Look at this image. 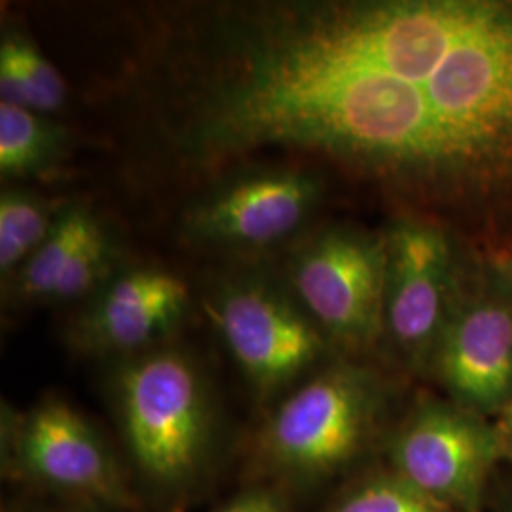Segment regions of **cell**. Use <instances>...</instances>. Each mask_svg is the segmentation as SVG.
<instances>
[{
  "label": "cell",
  "instance_id": "cell-6",
  "mask_svg": "<svg viewBox=\"0 0 512 512\" xmlns=\"http://www.w3.org/2000/svg\"><path fill=\"white\" fill-rule=\"evenodd\" d=\"M385 241L384 340L410 370L431 372L461 300L454 238L433 220L404 215L387 230Z\"/></svg>",
  "mask_w": 512,
  "mask_h": 512
},
{
  "label": "cell",
  "instance_id": "cell-20",
  "mask_svg": "<svg viewBox=\"0 0 512 512\" xmlns=\"http://www.w3.org/2000/svg\"><path fill=\"white\" fill-rule=\"evenodd\" d=\"M501 431H503V437H505V442H507V450L509 448L512 450V404L505 410V421H503Z\"/></svg>",
  "mask_w": 512,
  "mask_h": 512
},
{
  "label": "cell",
  "instance_id": "cell-8",
  "mask_svg": "<svg viewBox=\"0 0 512 512\" xmlns=\"http://www.w3.org/2000/svg\"><path fill=\"white\" fill-rule=\"evenodd\" d=\"M209 313L245 380L262 401L302 380L334 346L300 304L268 283L228 285Z\"/></svg>",
  "mask_w": 512,
  "mask_h": 512
},
{
  "label": "cell",
  "instance_id": "cell-9",
  "mask_svg": "<svg viewBox=\"0 0 512 512\" xmlns=\"http://www.w3.org/2000/svg\"><path fill=\"white\" fill-rule=\"evenodd\" d=\"M321 183L300 169H268L224 184L184 219L202 243L262 249L294 234L319 202Z\"/></svg>",
  "mask_w": 512,
  "mask_h": 512
},
{
  "label": "cell",
  "instance_id": "cell-19",
  "mask_svg": "<svg viewBox=\"0 0 512 512\" xmlns=\"http://www.w3.org/2000/svg\"><path fill=\"white\" fill-rule=\"evenodd\" d=\"M25 512H101L95 509H88V507H80V505H71V503H63L59 501L57 505H42V507H35V509H27Z\"/></svg>",
  "mask_w": 512,
  "mask_h": 512
},
{
  "label": "cell",
  "instance_id": "cell-16",
  "mask_svg": "<svg viewBox=\"0 0 512 512\" xmlns=\"http://www.w3.org/2000/svg\"><path fill=\"white\" fill-rule=\"evenodd\" d=\"M325 512H456L406 482L391 469L368 475L330 503Z\"/></svg>",
  "mask_w": 512,
  "mask_h": 512
},
{
  "label": "cell",
  "instance_id": "cell-5",
  "mask_svg": "<svg viewBox=\"0 0 512 512\" xmlns=\"http://www.w3.org/2000/svg\"><path fill=\"white\" fill-rule=\"evenodd\" d=\"M385 236L327 228L289 262L294 300L334 348L365 355L384 340Z\"/></svg>",
  "mask_w": 512,
  "mask_h": 512
},
{
  "label": "cell",
  "instance_id": "cell-13",
  "mask_svg": "<svg viewBox=\"0 0 512 512\" xmlns=\"http://www.w3.org/2000/svg\"><path fill=\"white\" fill-rule=\"evenodd\" d=\"M0 97L4 103L50 116L67 101V84L48 57L21 33L0 42Z\"/></svg>",
  "mask_w": 512,
  "mask_h": 512
},
{
  "label": "cell",
  "instance_id": "cell-14",
  "mask_svg": "<svg viewBox=\"0 0 512 512\" xmlns=\"http://www.w3.org/2000/svg\"><path fill=\"white\" fill-rule=\"evenodd\" d=\"M67 133L48 116L0 101V175L37 177L63 158Z\"/></svg>",
  "mask_w": 512,
  "mask_h": 512
},
{
  "label": "cell",
  "instance_id": "cell-4",
  "mask_svg": "<svg viewBox=\"0 0 512 512\" xmlns=\"http://www.w3.org/2000/svg\"><path fill=\"white\" fill-rule=\"evenodd\" d=\"M2 475L63 503L95 511H139L128 473L73 404L48 397L2 416Z\"/></svg>",
  "mask_w": 512,
  "mask_h": 512
},
{
  "label": "cell",
  "instance_id": "cell-11",
  "mask_svg": "<svg viewBox=\"0 0 512 512\" xmlns=\"http://www.w3.org/2000/svg\"><path fill=\"white\" fill-rule=\"evenodd\" d=\"M431 372L454 403L480 416L512 404V304L490 293L459 300Z\"/></svg>",
  "mask_w": 512,
  "mask_h": 512
},
{
  "label": "cell",
  "instance_id": "cell-17",
  "mask_svg": "<svg viewBox=\"0 0 512 512\" xmlns=\"http://www.w3.org/2000/svg\"><path fill=\"white\" fill-rule=\"evenodd\" d=\"M215 512H291V507L281 488L255 484L228 499Z\"/></svg>",
  "mask_w": 512,
  "mask_h": 512
},
{
  "label": "cell",
  "instance_id": "cell-1",
  "mask_svg": "<svg viewBox=\"0 0 512 512\" xmlns=\"http://www.w3.org/2000/svg\"><path fill=\"white\" fill-rule=\"evenodd\" d=\"M162 120L188 173L304 150L486 256L512 255V0L188 8Z\"/></svg>",
  "mask_w": 512,
  "mask_h": 512
},
{
  "label": "cell",
  "instance_id": "cell-12",
  "mask_svg": "<svg viewBox=\"0 0 512 512\" xmlns=\"http://www.w3.org/2000/svg\"><path fill=\"white\" fill-rule=\"evenodd\" d=\"M107 238L105 226L88 207H63L48 238L10 275L12 296L21 304H61L88 277Z\"/></svg>",
  "mask_w": 512,
  "mask_h": 512
},
{
  "label": "cell",
  "instance_id": "cell-2",
  "mask_svg": "<svg viewBox=\"0 0 512 512\" xmlns=\"http://www.w3.org/2000/svg\"><path fill=\"white\" fill-rule=\"evenodd\" d=\"M387 391L370 368L336 361L291 389L258 427L251 467L272 486H315L365 456L384 420Z\"/></svg>",
  "mask_w": 512,
  "mask_h": 512
},
{
  "label": "cell",
  "instance_id": "cell-15",
  "mask_svg": "<svg viewBox=\"0 0 512 512\" xmlns=\"http://www.w3.org/2000/svg\"><path fill=\"white\" fill-rule=\"evenodd\" d=\"M63 207L23 190L0 196V272L14 275L48 238Z\"/></svg>",
  "mask_w": 512,
  "mask_h": 512
},
{
  "label": "cell",
  "instance_id": "cell-10",
  "mask_svg": "<svg viewBox=\"0 0 512 512\" xmlns=\"http://www.w3.org/2000/svg\"><path fill=\"white\" fill-rule=\"evenodd\" d=\"M190 291L162 270H131L109 279L82 311L69 340L82 353L128 359L162 348L179 327Z\"/></svg>",
  "mask_w": 512,
  "mask_h": 512
},
{
  "label": "cell",
  "instance_id": "cell-7",
  "mask_svg": "<svg viewBox=\"0 0 512 512\" xmlns=\"http://www.w3.org/2000/svg\"><path fill=\"white\" fill-rule=\"evenodd\" d=\"M507 452L501 427L456 403L423 399L387 442L389 469L456 512H480L495 463Z\"/></svg>",
  "mask_w": 512,
  "mask_h": 512
},
{
  "label": "cell",
  "instance_id": "cell-18",
  "mask_svg": "<svg viewBox=\"0 0 512 512\" xmlns=\"http://www.w3.org/2000/svg\"><path fill=\"white\" fill-rule=\"evenodd\" d=\"M482 266L490 293L512 304V255L486 256Z\"/></svg>",
  "mask_w": 512,
  "mask_h": 512
},
{
  "label": "cell",
  "instance_id": "cell-3",
  "mask_svg": "<svg viewBox=\"0 0 512 512\" xmlns=\"http://www.w3.org/2000/svg\"><path fill=\"white\" fill-rule=\"evenodd\" d=\"M112 395L135 471L160 492L190 488L215 437L213 404L198 365L179 349H150L120 361Z\"/></svg>",
  "mask_w": 512,
  "mask_h": 512
}]
</instances>
